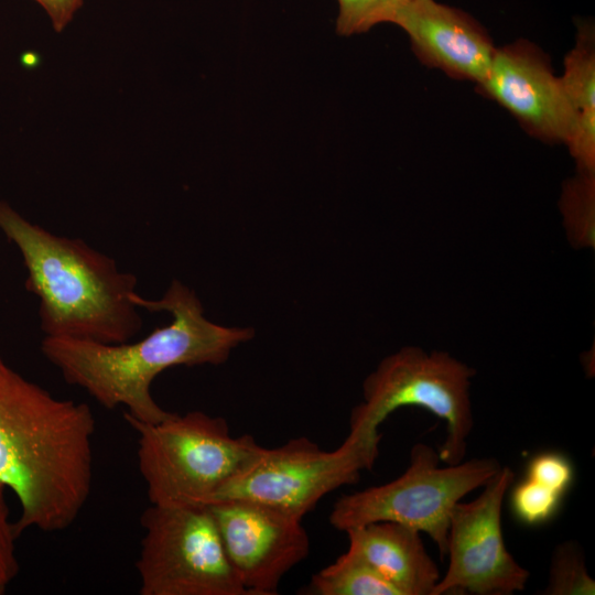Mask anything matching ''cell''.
I'll return each mask as SVG.
<instances>
[{
	"label": "cell",
	"instance_id": "obj_4",
	"mask_svg": "<svg viewBox=\"0 0 595 595\" xmlns=\"http://www.w3.org/2000/svg\"><path fill=\"white\" fill-rule=\"evenodd\" d=\"M123 419L138 434V466L150 505L208 506L262 448L249 434L232 436L224 418L202 411L171 412L155 423L125 413Z\"/></svg>",
	"mask_w": 595,
	"mask_h": 595
},
{
	"label": "cell",
	"instance_id": "obj_13",
	"mask_svg": "<svg viewBox=\"0 0 595 595\" xmlns=\"http://www.w3.org/2000/svg\"><path fill=\"white\" fill-rule=\"evenodd\" d=\"M353 554L364 560L400 595H431L441 578L419 531L392 521L346 531Z\"/></svg>",
	"mask_w": 595,
	"mask_h": 595
},
{
	"label": "cell",
	"instance_id": "obj_9",
	"mask_svg": "<svg viewBox=\"0 0 595 595\" xmlns=\"http://www.w3.org/2000/svg\"><path fill=\"white\" fill-rule=\"evenodd\" d=\"M513 478V470L501 466L477 498L453 507L450 564L431 595H510L524 589L530 573L508 552L501 529L502 501Z\"/></svg>",
	"mask_w": 595,
	"mask_h": 595
},
{
	"label": "cell",
	"instance_id": "obj_14",
	"mask_svg": "<svg viewBox=\"0 0 595 595\" xmlns=\"http://www.w3.org/2000/svg\"><path fill=\"white\" fill-rule=\"evenodd\" d=\"M573 113L566 143L578 171L595 172V32L591 22L578 23L574 47L564 57L560 76Z\"/></svg>",
	"mask_w": 595,
	"mask_h": 595
},
{
	"label": "cell",
	"instance_id": "obj_5",
	"mask_svg": "<svg viewBox=\"0 0 595 595\" xmlns=\"http://www.w3.org/2000/svg\"><path fill=\"white\" fill-rule=\"evenodd\" d=\"M475 369L446 351L403 347L383 358L363 385L364 401L351 410L349 432L379 436V425L401 407H420L443 419L440 461H464L474 425L469 396Z\"/></svg>",
	"mask_w": 595,
	"mask_h": 595
},
{
	"label": "cell",
	"instance_id": "obj_19",
	"mask_svg": "<svg viewBox=\"0 0 595 595\" xmlns=\"http://www.w3.org/2000/svg\"><path fill=\"white\" fill-rule=\"evenodd\" d=\"M564 497L553 487L529 476L511 490L510 505L513 516L523 524L540 526L551 520Z\"/></svg>",
	"mask_w": 595,
	"mask_h": 595
},
{
	"label": "cell",
	"instance_id": "obj_17",
	"mask_svg": "<svg viewBox=\"0 0 595 595\" xmlns=\"http://www.w3.org/2000/svg\"><path fill=\"white\" fill-rule=\"evenodd\" d=\"M547 595H593L595 581L587 572L582 549L574 541L556 547L551 561Z\"/></svg>",
	"mask_w": 595,
	"mask_h": 595
},
{
	"label": "cell",
	"instance_id": "obj_3",
	"mask_svg": "<svg viewBox=\"0 0 595 595\" xmlns=\"http://www.w3.org/2000/svg\"><path fill=\"white\" fill-rule=\"evenodd\" d=\"M0 230L18 248L25 289L39 300L44 336L101 344L131 340L142 328L132 294L138 279L82 238L60 236L0 201Z\"/></svg>",
	"mask_w": 595,
	"mask_h": 595
},
{
	"label": "cell",
	"instance_id": "obj_10",
	"mask_svg": "<svg viewBox=\"0 0 595 595\" xmlns=\"http://www.w3.org/2000/svg\"><path fill=\"white\" fill-rule=\"evenodd\" d=\"M208 508L249 595L277 594L282 577L309 555L307 532L293 515L246 499L216 500Z\"/></svg>",
	"mask_w": 595,
	"mask_h": 595
},
{
	"label": "cell",
	"instance_id": "obj_16",
	"mask_svg": "<svg viewBox=\"0 0 595 595\" xmlns=\"http://www.w3.org/2000/svg\"><path fill=\"white\" fill-rule=\"evenodd\" d=\"M561 210L570 237L581 246L594 245L595 172L578 171L561 196Z\"/></svg>",
	"mask_w": 595,
	"mask_h": 595
},
{
	"label": "cell",
	"instance_id": "obj_12",
	"mask_svg": "<svg viewBox=\"0 0 595 595\" xmlns=\"http://www.w3.org/2000/svg\"><path fill=\"white\" fill-rule=\"evenodd\" d=\"M393 24L405 32L425 66L476 86L486 78L496 47L486 29L465 11L436 0H414Z\"/></svg>",
	"mask_w": 595,
	"mask_h": 595
},
{
	"label": "cell",
	"instance_id": "obj_8",
	"mask_svg": "<svg viewBox=\"0 0 595 595\" xmlns=\"http://www.w3.org/2000/svg\"><path fill=\"white\" fill-rule=\"evenodd\" d=\"M381 436L349 432L336 450H322L307 437L262 447L253 462L225 485L213 500L246 499L300 519L331 491L350 485L371 469Z\"/></svg>",
	"mask_w": 595,
	"mask_h": 595
},
{
	"label": "cell",
	"instance_id": "obj_11",
	"mask_svg": "<svg viewBox=\"0 0 595 595\" xmlns=\"http://www.w3.org/2000/svg\"><path fill=\"white\" fill-rule=\"evenodd\" d=\"M478 93L508 110L531 136L548 143H567L573 113L549 56L527 40L498 47Z\"/></svg>",
	"mask_w": 595,
	"mask_h": 595
},
{
	"label": "cell",
	"instance_id": "obj_15",
	"mask_svg": "<svg viewBox=\"0 0 595 595\" xmlns=\"http://www.w3.org/2000/svg\"><path fill=\"white\" fill-rule=\"evenodd\" d=\"M309 589L316 595H400L371 566L349 551L315 573Z\"/></svg>",
	"mask_w": 595,
	"mask_h": 595
},
{
	"label": "cell",
	"instance_id": "obj_21",
	"mask_svg": "<svg viewBox=\"0 0 595 595\" xmlns=\"http://www.w3.org/2000/svg\"><path fill=\"white\" fill-rule=\"evenodd\" d=\"M18 534L6 499V488L0 484V595L4 594L19 572L15 551Z\"/></svg>",
	"mask_w": 595,
	"mask_h": 595
},
{
	"label": "cell",
	"instance_id": "obj_20",
	"mask_svg": "<svg viewBox=\"0 0 595 595\" xmlns=\"http://www.w3.org/2000/svg\"><path fill=\"white\" fill-rule=\"evenodd\" d=\"M526 476L544 483L566 494L574 478V468L570 459L555 451L541 452L528 463Z\"/></svg>",
	"mask_w": 595,
	"mask_h": 595
},
{
	"label": "cell",
	"instance_id": "obj_6",
	"mask_svg": "<svg viewBox=\"0 0 595 595\" xmlns=\"http://www.w3.org/2000/svg\"><path fill=\"white\" fill-rule=\"evenodd\" d=\"M439 452L416 443L405 472L392 482L344 495L329 513L339 531L392 521L425 532L442 559L447 553L450 516L468 493L483 487L501 467L496 458H472L440 467Z\"/></svg>",
	"mask_w": 595,
	"mask_h": 595
},
{
	"label": "cell",
	"instance_id": "obj_22",
	"mask_svg": "<svg viewBox=\"0 0 595 595\" xmlns=\"http://www.w3.org/2000/svg\"><path fill=\"white\" fill-rule=\"evenodd\" d=\"M47 13L56 32H62L73 20L84 0H35Z\"/></svg>",
	"mask_w": 595,
	"mask_h": 595
},
{
	"label": "cell",
	"instance_id": "obj_2",
	"mask_svg": "<svg viewBox=\"0 0 595 595\" xmlns=\"http://www.w3.org/2000/svg\"><path fill=\"white\" fill-rule=\"evenodd\" d=\"M132 302L150 312H167L172 321L144 338L120 344L44 336L40 348L65 382L86 391L101 407H125V414L148 423L167 418L151 385L175 366L220 365L231 350L250 340V327H228L204 315L195 292L173 280L159 300L133 293Z\"/></svg>",
	"mask_w": 595,
	"mask_h": 595
},
{
	"label": "cell",
	"instance_id": "obj_7",
	"mask_svg": "<svg viewBox=\"0 0 595 595\" xmlns=\"http://www.w3.org/2000/svg\"><path fill=\"white\" fill-rule=\"evenodd\" d=\"M136 567L141 595H249L208 506L150 505Z\"/></svg>",
	"mask_w": 595,
	"mask_h": 595
},
{
	"label": "cell",
	"instance_id": "obj_18",
	"mask_svg": "<svg viewBox=\"0 0 595 595\" xmlns=\"http://www.w3.org/2000/svg\"><path fill=\"white\" fill-rule=\"evenodd\" d=\"M336 32L350 36L381 23H393L397 14L414 0H336Z\"/></svg>",
	"mask_w": 595,
	"mask_h": 595
},
{
	"label": "cell",
	"instance_id": "obj_1",
	"mask_svg": "<svg viewBox=\"0 0 595 595\" xmlns=\"http://www.w3.org/2000/svg\"><path fill=\"white\" fill-rule=\"evenodd\" d=\"M95 431L86 403L54 397L0 355V484L19 500L18 537L77 520L93 486Z\"/></svg>",
	"mask_w": 595,
	"mask_h": 595
}]
</instances>
